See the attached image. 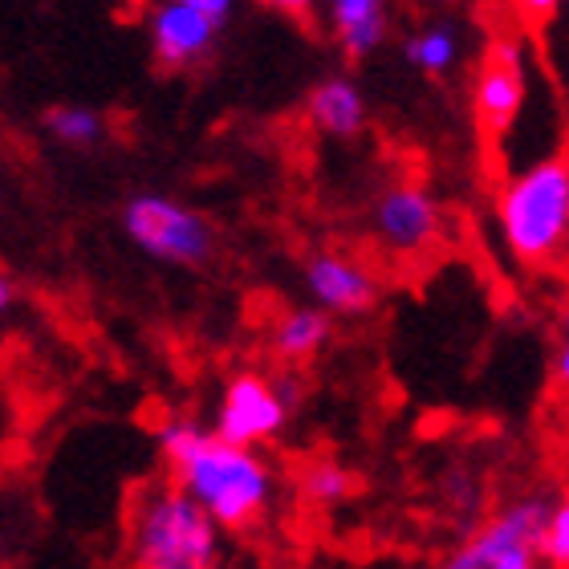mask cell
Segmentation results:
<instances>
[{"mask_svg":"<svg viewBox=\"0 0 569 569\" xmlns=\"http://www.w3.org/2000/svg\"><path fill=\"white\" fill-rule=\"evenodd\" d=\"M154 448L163 456L167 476L188 488L224 533H244L273 509L277 472L249 443L224 439L216 427L191 419H167L154 427Z\"/></svg>","mask_w":569,"mask_h":569,"instance_id":"6da1fadb","label":"cell"},{"mask_svg":"<svg viewBox=\"0 0 569 569\" xmlns=\"http://www.w3.org/2000/svg\"><path fill=\"white\" fill-rule=\"evenodd\" d=\"M224 529L188 488L171 476L154 480L134 497L127 529L131 569H216Z\"/></svg>","mask_w":569,"mask_h":569,"instance_id":"7a4b0ae2","label":"cell"},{"mask_svg":"<svg viewBox=\"0 0 569 569\" xmlns=\"http://www.w3.org/2000/svg\"><path fill=\"white\" fill-rule=\"evenodd\" d=\"M497 228L512 261L553 264L569 249V154L521 167L497 191Z\"/></svg>","mask_w":569,"mask_h":569,"instance_id":"3957f363","label":"cell"},{"mask_svg":"<svg viewBox=\"0 0 569 569\" xmlns=\"http://www.w3.org/2000/svg\"><path fill=\"white\" fill-rule=\"evenodd\" d=\"M553 500L541 492H525L509 500L500 512H492L476 533H468L463 546H456L439 569H541V537H546Z\"/></svg>","mask_w":569,"mask_h":569,"instance_id":"277c9868","label":"cell"},{"mask_svg":"<svg viewBox=\"0 0 569 569\" xmlns=\"http://www.w3.org/2000/svg\"><path fill=\"white\" fill-rule=\"evenodd\" d=\"M122 232L134 249H142L147 257L163 264H208L216 252V228L208 216H200L196 208H188L176 196L163 191H139L122 203Z\"/></svg>","mask_w":569,"mask_h":569,"instance_id":"5b68a950","label":"cell"},{"mask_svg":"<svg viewBox=\"0 0 569 569\" xmlns=\"http://www.w3.org/2000/svg\"><path fill=\"white\" fill-rule=\"evenodd\" d=\"M529 98V49L521 37H492L472 73V119L488 142L517 127Z\"/></svg>","mask_w":569,"mask_h":569,"instance_id":"8992f818","label":"cell"},{"mask_svg":"<svg viewBox=\"0 0 569 569\" xmlns=\"http://www.w3.org/2000/svg\"><path fill=\"white\" fill-rule=\"evenodd\" d=\"M297 403L293 379H277V375H261V370H240L224 382V391L216 399L212 427L224 439L261 448L269 439H277L289 423V411Z\"/></svg>","mask_w":569,"mask_h":569,"instance_id":"52a82bcc","label":"cell"},{"mask_svg":"<svg viewBox=\"0 0 569 569\" xmlns=\"http://www.w3.org/2000/svg\"><path fill=\"white\" fill-rule=\"evenodd\" d=\"M370 232L391 257H419L443 237V208L423 183L399 179L379 191L370 208Z\"/></svg>","mask_w":569,"mask_h":569,"instance_id":"ba28073f","label":"cell"},{"mask_svg":"<svg viewBox=\"0 0 569 569\" xmlns=\"http://www.w3.org/2000/svg\"><path fill=\"white\" fill-rule=\"evenodd\" d=\"M301 281L313 306H321L333 318H362L379 306L382 284L379 277L370 273L367 264L346 257V252H313L301 264Z\"/></svg>","mask_w":569,"mask_h":569,"instance_id":"9c48e42d","label":"cell"},{"mask_svg":"<svg viewBox=\"0 0 569 569\" xmlns=\"http://www.w3.org/2000/svg\"><path fill=\"white\" fill-rule=\"evenodd\" d=\"M220 24L200 12L196 4L183 0H159L147 21V37H151V53L163 70H191L200 66L216 46Z\"/></svg>","mask_w":569,"mask_h":569,"instance_id":"30bf717a","label":"cell"},{"mask_svg":"<svg viewBox=\"0 0 569 569\" xmlns=\"http://www.w3.org/2000/svg\"><path fill=\"white\" fill-rule=\"evenodd\" d=\"M306 114L321 134L330 139H355L367 131V98L358 90L355 78H321L306 98Z\"/></svg>","mask_w":569,"mask_h":569,"instance_id":"8fae6325","label":"cell"},{"mask_svg":"<svg viewBox=\"0 0 569 569\" xmlns=\"http://www.w3.org/2000/svg\"><path fill=\"white\" fill-rule=\"evenodd\" d=\"M326 17L350 61L370 58L387 41V0H326Z\"/></svg>","mask_w":569,"mask_h":569,"instance_id":"7c38bea8","label":"cell"},{"mask_svg":"<svg viewBox=\"0 0 569 569\" xmlns=\"http://www.w3.org/2000/svg\"><path fill=\"white\" fill-rule=\"evenodd\" d=\"M333 313H326L321 306H297L284 309L281 318L273 321V333H269V346L281 362H309L326 350L333 333Z\"/></svg>","mask_w":569,"mask_h":569,"instance_id":"4fadbf2b","label":"cell"},{"mask_svg":"<svg viewBox=\"0 0 569 569\" xmlns=\"http://www.w3.org/2000/svg\"><path fill=\"white\" fill-rule=\"evenodd\" d=\"M460 53H463V37L451 21H431L403 41V58L419 73H431V78H443V73L456 70Z\"/></svg>","mask_w":569,"mask_h":569,"instance_id":"5bb4252c","label":"cell"},{"mask_svg":"<svg viewBox=\"0 0 569 569\" xmlns=\"http://www.w3.org/2000/svg\"><path fill=\"white\" fill-rule=\"evenodd\" d=\"M41 127L53 142L61 147H98L107 134V119L90 107H73V102H58L41 114Z\"/></svg>","mask_w":569,"mask_h":569,"instance_id":"9a60e30c","label":"cell"},{"mask_svg":"<svg viewBox=\"0 0 569 569\" xmlns=\"http://www.w3.org/2000/svg\"><path fill=\"white\" fill-rule=\"evenodd\" d=\"M350 488H355V476L333 460L309 463L306 472H301V492H306V500L318 505V509H333L338 500L350 497Z\"/></svg>","mask_w":569,"mask_h":569,"instance_id":"2e32d148","label":"cell"},{"mask_svg":"<svg viewBox=\"0 0 569 569\" xmlns=\"http://www.w3.org/2000/svg\"><path fill=\"white\" fill-rule=\"evenodd\" d=\"M541 553L549 569H569V492H561L549 509L546 537H541Z\"/></svg>","mask_w":569,"mask_h":569,"instance_id":"e0dca14e","label":"cell"},{"mask_svg":"<svg viewBox=\"0 0 569 569\" xmlns=\"http://www.w3.org/2000/svg\"><path fill=\"white\" fill-rule=\"evenodd\" d=\"M505 4H509L525 24H541V21H549L566 0H505Z\"/></svg>","mask_w":569,"mask_h":569,"instance_id":"ac0fdd59","label":"cell"},{"mask_svg":"<svg viewBox=\"0 0 569 569\" xmlns=\"http://www.w3.org/2000/svg\"><path fill=\"white\" fill-rule=\"evenodd\" d=\"M553 379L569 391V313L558 330V346H553Z\"/></svg>","mask_w":569,"mask_h":569,"instance_id":"d6986e66","label":"cell"},{"mask_svg":"<svg viewBox=\"0 0 569 569\" xmlns=\"http://www.w3.org/2000/svg\"><path fill=\"white\" fill-rule=\"evenodd\" d=\"M183 4H196L200 12H208L216 24H224L232 17V0H183Z\"/></svg>","mask_w":569,"mask_h":569,"instance_id":"ffe728a7","label":"cell"},{"mask_svg":"<svg viewBox=\"0 0 569 569\" xmlns=\"http://www.w3.org/2000/svg\"><path fill=\"white\" fill-rule=\"evenodd\" d=\"M264 9H277V12H289V17H309L318 0H261Z\"/></svg>","mask_w":569,"mask_h":569,"instance_id":"44dd1931","label":"cell"},{"mask_svg":"<svg viewBox=\"0 0 569 569\" xmlns=\"http://www.w3.org/2000/svg\"><path fill=\"white\" fill-rule=\"evenodd\" d=\"M9 301H12V284H9V277H4V281H0V306L9 309Z\"/></svg>","mask_w":569,"mask_h":569,"instance_id":"7402d4cb","label":"cell"}]
</instances>
